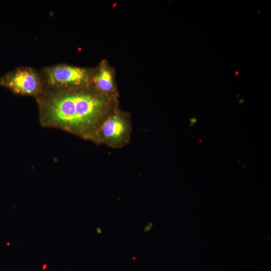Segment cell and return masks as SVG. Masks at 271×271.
I'll list each match as a JSON object with an SVG mask.
<instances>
[{
  "instance_id": "6da1fadb",
  "label": "cell",
  "mask_w": 271,
  "mask_h": 271,
  "mask_svg": "<svg viewBox=\"0 0 271 271\" xmlns=\"http://www.w3.org/2000/svg\"><path fill=\"white\" fill-rule=\"evenodd\" d=\"M113 98L99 92L73 88L53 94L44 111L51 122L97 143L98 129L115 109Z\"/></svg>"
},
{
  "instance_id": "7a4b0ae2",
  "label": "cell",
  "mask_w": 271,
  "mask_h": 271,
  "mask_svg": "<svg viewBox=\"0 0 271 271\" xmlns=\"http://www.w3.org/2000/svg\"><path fill=\"white\" fill-rule=\"evenodd\" d=\"M132 128L129 115L115 108L101 124L97 131V143L121 148L129 142Z\"/></svg>"
},
{
  "instance_id": "3957f363",
  "label": "cell",
  "mask_w": 271,
  "mask_h": 271,
  "mask_svg": "<svg viewBox=\"0 0 271 271\" xmlns=\"http://www.w3.org/2000/svg\"><path fill=\"white\" fill-rule=\"evenodd\" d=\"M44 73L47 83L58 88H77L87 84L90 80L86 69L66 64L47 67Z\"/></svg>"
},
{
  "instance_id": "277c9868",
  "label": "cell",
  "mask_w": 271,
  "mask_h": 271,
  "mask_svg": "<svg viewBox=\"0 0 271 271\" xmlns=\"http://www.w3.org/2000/svg\"><path fill=\"white\" fill-rule=\"evenodd\" d=\"M0 84L21 95H35L41 88V78L36 71L30 67H20L4 75Z\"/></svg>"
},
{
  "instance_id": "5b68a950",
  "label": "cell",
  "mask_w": 271,
  "mask_h": 271,
  "mask_svg": "<svg viewBox=\"0 0 271 271\" xmlns=\"http://www.w3.org/2000/svg\"><path fill=\"white\" fill-rule=\"evenodd\" d=\"M94 83L96 91L106 96L113 98L114 83L111 71L105 66L99 70Z\"/></svg>"
},
{
  "instance_id": "8992f818",
  "label": "cell",
  "mask_w": 271,
  "mask_h": 271,
  "mask_svg": "<svg viewBox=\"0 0 271 271\" xmlns=\"http://www.w3.org/2000/svg\"><path fill=\"white\" fill-rule=\"evenodd\" d=\"M197 119L196 117H192L190 119V127H191L196 122Z\"/></svg>"
},
{
  "instance_id": "52a82bcc",
  "label": "cell",
  "mask_w": 271,
  "mask_h": 271,
  "mask_svg": "<svg viewBox=\"0 0 271 271\" xmlns=\"http://www.w3.org/2000/svg\"><path fill=\"white\" fill-rule=\"evenodd\" d=\"M243 102H244V100H243L242 98H241V99H240L239 100V103H243Z\"/></svg>"
}]
</instances>
